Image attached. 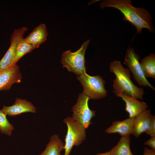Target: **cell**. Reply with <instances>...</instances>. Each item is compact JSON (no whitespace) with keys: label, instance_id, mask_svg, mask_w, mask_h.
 Wrapping results in <instances>:
<instances>
[{"label":"cell","instance_id":"obj_1","mask_svg":"<svg viewBox=\"0 0 155 155\" xmlns=\"http://www.w3.org/2000/svg\"><path fill=\"white\" fill-rule=\"evenodd\" d=\"M100 5L101 9L110 7L118 9L124 16L123 20L136 28L137 33H141L144 28L151 32L154 31L151 14L144 8L134 7L131 0H104Z\"/></svg>","mask_w":155,"mask_h":155},{"label":"cell","instance_id":"obj_2","mask_svg":"<svg viewBox=\"0 0 155 155\" xmlns=\"http://www.w3.org/2000/svg\"><path fill=\"white\" fill-rule=\"evenodd\" d=\"M110 71L115 78L113 81V91L142 100L144 91L143 88L135 85L131 79L130 72L120 61L114 60L110 64Z\"/></svg>","mask_w":155,"mask_h":155},{"label":"cell","instance_id":"obj_3","mask_svg":"<svg viewBox=\"0 0 155 155\" xmlns=\"http://www.w3.org/2000/svg\"><path fill=\"white\" fill-rule=\"evenodd\" d=\"M77 78L83 86V92L90 99L97 100L107 96L108 91L105 87V81L100 75L90 76L85 72Z\"/></svg>","mask_w":155,"mask_h":155},{"label":"cell","instance_id":"obj_4","mask_svg":"<svg viewBox=\"0 0 155 155\" xmlns=\"http://www.w3.org/2000/svg\"><path fill=\"white\" fill-rule=\"evenodd\" d=\"M90 41L87 40L75 52H72L70 50L63 52L61 61L63 67L78 75L86 72L84 55Z\"/></svg>","mask_w":155,"mask_h":155},{"label":"cell","instance_id":"obj_5","mask_svg":"<svg viewBox=\"0 0 155 155\" xmlns=\"http://www.w3.org/2000/svg\"><path fill=\"white\" fill-rule=\"evenodd\" d=\"M63 122L67 124V127L63 148L65 150L64 155H69L74 146H78L85 140L86 129L72 117H67L64 119Z\"/></svg>","mask_w":155,"mask_h":155},{"label":"cell","instance_id":"obj_6","mask_svg":"<svg viewBox=\"0 0 155 155\" xmlns=\"http://www.w3.org/2000/svg\"><path fill=\"white\" fill-rule=\"evenodd\" d=\"M90 98L83 92L80 93L76 104L73 106V119L85 129L92 123V118L96 115V111L90 110L88 102Z\"/></svg>","mask_w":155,"mask_h":155},{"label":"cell","instance_id":"obj_7","mask_svg":"<svg viewBox=\"0 0 155 155\" xmlns=\"http://www.w3.org/2000/svg\"><path fill=\"white\" fill-rule=\"evenodd\" d=\"M140 57L132 48H128L126 52L124 64L126 65L132 73L134 79L140 86L148 87L155 90V88L145 77L142 69Z\"/></svg>","mask_w":155,"mask_h":155},{"label":"cell","instance_id":"obj_8","mask_svg":"<svg viewBox=\"0 0 155 155\" xmlns=\"http://www.w3.org/2000/svg\"><path fill=\"white\" fill-rule=\"evenodd\" d=\"M28 28L25 27L15 29L10 38V46L6 53L0 60V73L6 69L9 66L16 52L21 39L23 38Z\"/></svg>","mask_w":155,"mask_h":155},{"label":"cell","instance_id":"obj_9","mask_svg":"<svg viewBox=\"0 0 155 155\" xmlns=\"http://www.w3.org/2000/svg\"><path fill=\"white\" fill-rule=\"evenodd\" d=\"M22 78L18 65H16L9 67L0 73V91L10 89L13 84L21 82Z\"/></svg>","mask_w":155,"mask_h":155},{"label":"cell","instance_id":"obj_10","mask_svg":"<svg viewBox=\"0 0 155 155\" xmlns=\"http://www.w3.org/2000/svg\"><path fill=\"white\" fill-rule=\"evenodd\" d=\"M118 97H120L125 103V110L129 114V118H134L137 115L147 109L148 107L144 101H140L131 96L113 91Z\"/></svg>","mask_w":155,"mask_h":155},{"label":"cell","instance_id":"obj_11","mask_svg":"<svg viewBox=\"0 0 155 155\" xmlns=\"http://www.w3.org/2000/svg\"><path fill=\"white\" fill-rule=\"evenodd\" d=\"M1 110L6 115L14 117L22 113L30 112L36 113V108L32 103L25 99L17 98L14 104L10 106L4 105Z\"/></svg>","mask_w":155,"mask_h":155},{"label":"cell","instance_id":"obj_12","mask_svg":"<svg viewBox=\"0 0 155 155\" xmlns=\"http://www.w3.org/2000/svg\"><path fill=\"white\" fill-rule=\"evenodd\" d=\"M151 112L150 109H147L134 118L132 134L135 137H138L143 132L147 133L152 116Z\"/></svg>","mask_w":155,"mask_h":155},{"label":"cell","instance_id":"obj_13","mask_svg":"<svg viewBox=\"0 0 155 155\" xmlns=\"http://www.w3.org/2000/svg\"><path fill=\"white\" fill-rule=\"evenodd\" d=\"M134 120V118H129L122 121H113L105 131L108 134L118 133L121 137L129 136L132 134Z\"/></svg>","mask_w":155,"mask_h":155},{"label":"cell","instance_id":"obj_14","mask_svg":"<svg viewBox=\"0 0 155 155\" xmlns=\"http://www.w3.org/2000/svg\"><path fill=\"white\" fill-rule=\"evenodd\" d=\"M48 34L45 25L42 23L35 28L25 39L35 49L46 40Z\"/></svg>","mask_w":155,"mask_h":155},{"label":"cell","instance_id":"obj_15","mask_svg":"<svg viewBox=\"0 0 155 155\" xmlns=\"http://www.w3.org/2000/svg\"><path fill=\"white\" fill-rule=\"evenodd\" d=\"M64 146L58 135H52L45 150L38 155H61L60 152L64 149Z\"/></svg>","mask_w":155,"mask_h":155},{"label":"cell","instance_id":"obj_16","mask_svg":"<svg viewBox=\"0 0 155 155\" xmlns=\"http://www.w3.org/2000/svg\"><path fill=\"white\" fill-rule=\"evenodd\" d=\"M142 71L145 76L155 78V55L151 53L143 58L140 62Z\"/></svg>","mask_w":155,"mask_h":155},{"label":"cell","instance_id":"obj_17","mask_svg":"<svg viewBox=\"0 0 155 155\" xmlns=\"http://www.w3.org/2000/svg\"><path fill=\"white\" fill-rule=\"evenodd\" d=\"M129 136L121 137L117 144L110 151L111 155H133L130 146Z\"/></svg>","mask_w":155,"mask_h":155},{"label":"cell","instance_id":"obj_18","mask_svg":"<svg viewBox=\"0 0 155 155\" xmlns=\"http://www.w3.org/2000/svg\"><path fill=\"white\" fill-rule=\"evenodd\" d=\"M34 49L31 44L26 41L25 38H22L19 43L15 55L9 67L16 65L18 60L23 56Z\"/></svg>","mask_w":155,"mask_h":155},{"label":"cell","instance_id":"obj_19","mask_svg":"<svg viewBox=\"0 0 155 155\" xmlns=\"http://www.w3.org/2000/svg\"><path fill=\"white\" fill-rule=\"evenodd\" d=\"M7 115L1 109L0 110V131L1 133L10 136L14 127L7 119Z\"/></svg>","mask_w":155,"mask_h":155},{"label":"cell","instance_id":"obj_20","mask_svg":"<svg viewBox=\"0 0 155 155\" xmlns=\"http://www.w3.org/2000/svg\"><path fill=\"white\" fill-rule=\"evenodd\" d=\"M151 137L155 136V116L152 115L148 131L146 133Z\"/></svg>","mask_w":155,"mask_h":155},{"label":"cell","instance_id":"obj_21","mask_svg":"<svg viewBox=\"0 0 155 155\" xmlns=\"http://www.w3.org/2000/svg\"><path fill=\"white\" fill-rule=\"evenodd\" d=\"M144 145H148L152 149L155 150V136L151 137L150 139L144 143Z\"/></svg>","mask_w":155,"mask_h":155},{"label":"cell","instance_id":"obj_22","mask_svg":"<svg viewBox=\"0 0 155 155\" xmlns=\"http://www.w3.org/2000/svg\"><path fill=\"white\" fill-rule=\"evenodd\" d=\"M143 155H155V150L145 147Z\"/></svg>","mask_w":155,"mask_h":155},{"label":"cell","instance_id":"obj_23","mask_svg":"<svg viewBox=\"0 0 155 155\" xmlns=\"http://www.w3.org/2000/svg\"><path fill=\"white\" fill-rule=\"evenodd\" d=\"M96 155H111L110 151L104 153H98Z\"/></svg>","mask_w":155,"mask_h":155}]
</instances>
